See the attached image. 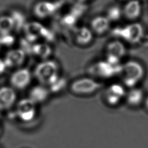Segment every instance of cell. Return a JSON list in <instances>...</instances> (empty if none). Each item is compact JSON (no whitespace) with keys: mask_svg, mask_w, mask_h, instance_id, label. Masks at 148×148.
I'll return each instance as SVG.
<instances>
[{"mask_svg":"<svg viewBox=\"0 0 148 148\" xmlns=\"http://www.w3.org/2000/svg\"><path fill=\"white\" fill-rule=\"evenodd\" d=\"M26 53L20 48L9 50L3 58L7 68H15L21 65L25 61Z\"/></svg>","mask_w":148,"mask_h":148,"instance_id":"12","label":"cell"},{"mask_svg":"<svg viewBox=\"0 0 148 148\" xmlns=\"http://www.w3.org/2000/svg\"><path fill=\"white\" fill-rule=\"evenodd\" d=\"M34 76L41 84L49 86L60 77L58 65L55 61L45 60L36 66Z\"/></svg>","mask_w":148,"mask_h":148,"instance_id":"2","label":"cell"},{"mask_svg":"<svg viewBox=\"0 0 148 148\" xmlns=\"http://www.w3.org/2000/svg\"><path fill=\"white\" fill-rule=\"evenodd\" d=\"M36 114V104L29 98L20 99L17 103L16 116L23 122L32 121Z\"/></svg>","mask_w":148,"mask_h":148,"instance_id":"7","label":"cell"},{"mask_svg":"<svg viewBox=\"0 0 148 148\" xmlns=\"http://www.w3.org/2000/svg\"><path fill=\"white\" fill-rule=\"evenodd\" d=\"M66 84L65 80L62 78L59 77L53 84L48 86V88L50 92L57 93L61 91L65 87Z\"/></svg>","mask_w":148,"mask_h":148,"instance_id":"23","label":"cell"},{"mask_svg":"<svg viewBox=\"0 0 148 148\" xmlns=\"http://www.w3.org/2000/svg\"><path fill=\"white\" fill-rule=\"evenodd\" d=\"M125 95L126 91L123 85L113 83L108 87L105 93V98L109 105H116Z\"/></svg>","mask_w":148,"mask_h":148,"instance_id":"10","label":"cell"},{"mask_svg":"<svg viewBox=\"0 0 148 148\" xmlns=\"http://www.w3.org/2000/svg\"><path fill=\"white\" fill-rule=\"evenodd\" d=\"M51 52V48L48 44L46 43H36L33 45L31 53L45 60H47Z\"/></svg>","mask_w":148,"mask_h":148,"instance_id":"18","label":"cell"},{"mask_svg":"<svg viewBox=\"0 0 148 148\" xmlns=\"http://www.w3.org/2000/svg\"><path fill=\"white\" fill-rule=\"evenodd\" d=\"M50 92L46 86L42 84L36 85L30 90L28 98L36 105L45 102L48 99Z\"/></svg>","mask_w":148,"mask_h":148,"instance_id":"13","label":"cell"},{"mask_svg":"<svg viewBox=\"0 0 148 148\" xmlns=\"http://www.w3.org/2000/svg\"><path fill=\"white\" fill-rule=\"evenodd\" d=\"M122 66H115L106 60L98 61L90 68L91 73L95 76L104 79H109L117 75H120Z\"/></svg>","mask_w":148,"mask_h":148,"instance_id":"5","label":"cell"},{"mask_svg":"<svg viewBox=\"0 0 148 148\" xmlns=\"http://www.w3.org/2000/svg\"><path fill=\"white\" fill-rule=\"evenodd\" d=\"M122 9L123 16L127 19L134 20L140 16L142 8L139 0H129Z\"/></svg>","mask_w":148,"mask_h":148,"instance_id":"14","label":"cell"},{"mask_svg":"<svg viewBox=\"0 0 148 148\" xmlns=\"http://www.w3.org/2000/svg\"><path fill=\"white\" fill-rule=\"evenodd\" d=\"M101 83L91 77H82L74 80L70 85L71 91L77 95L91 94L100 89Z\"/></svg>","mask_w":148,"mask_h":148,"instance_id":"4","label":"cell"},{"mask_svg":"<svg viewBox=\"0 0 148 148\" xmlns=\"http://www.w3.org/2000/svg\"><path fill=\"white\" fill-rule=\"evenodd\" d=\"M23 29L25 34V38L32 43L42 37L49 40L51 38L49 30L43 25L36 21L27 23Z\"/></svg>","mask_w":148,"mask_h":148,"instance_id":"6","label":"cell"},{"mask_svg":"<svg viewBox=\"0 0 148 148\" xmlns=\"http://www.w3.org/2000/svg\"><path fill=\"white\" fill-rule=\"evenodd\" d=\"M126 47L121 40H114L110 42L106 47V55L112 56L121 59L126 54Z\"/></svg>","mask_w":148,"mask_h":148,"instance_id":"16","label":"cell"},{"mask_svg":"<svg viewBox=\"0 0 148 148\" xmlns=\"http://www.w3.org/2000/svg\"><path fill=\"white\" fill-rule=\"evenodd\" d=\"M77 19L78 18L77 17L70 12L62 18V23L65 25L73 26L76 23Z\"/></svg>","mask_w":148,"mask_h":148,"instance_id":"25","label":"cell"},{"mask_svg":"<svg viewBox=\"0 0 148 148\" xmlns=\"http://www.w3.org/2000/svg\"><path fill=\"white\" fill-rule=\"evenodd\" d=\"M1 44H0V49H1Z\"/></svg>","mask_w":148,"mask_h":148,"instance_id":"29","label":"cell"},{"mask_svg":"<svg viewBox=\"0 0 148 148\" xmlns=\"http://www.w3.org/2000/svg\"><path fill=\"white\" fill-rule=\"evenodd\" d=\"M58 2L43 0L37 2L34 6L33 12L39 18H46L52 16L59 8Z\"/></svg>","mask_w":148,"mask_h":148,"instance_id":"9","label":"cell"},{"mask_svg":"<svg viewBox=\"0 0 148 148\" xmlns=\"http://www.w3.org/2000/svg\"><path fill=\"white\" fill-rule=\"evenodd\" d=\"M123 16L122 8L116 5L110 6L108 9L105 15L110 23L119 21Z\"/></svg>","mask_w":148,"mask_h":148,"instance_id":"21","label":"cell"},{"mask_svg":"<svg viewBox=\"0 0 148 148\" xmlns=\"http://www.w3.org/2000/svg\"><path fill=\"white\" fill-rule=\"evenodd\" d=\"M13 29L14 23L10 15L0 16V35L11 33Z\"/></svg>","mask_w":148,"mask_h":148,"instance_id":"20","label":"cell"},{"mask_svg":"<svg viewBox=\"0 0 148 148\" xmlns=\"http://www.w3.org/2000/svg\"><path fill=\"white\" fill-rule=\"evenodd\" d=\"M120 75L124 84L132 88L135 87L137 84L143 79L145 69L139 62L130 60L123 64Z\"/></svg>","mask_w":148,"mask_h":148,"instance_id":"1","label":"cell"},{"mask_svg":"<svg viewBox=\"0 0 148 148\" xmlns=\"http://www.w3.org/2000/svg\"><path fill=\"white\" fill-rule=\"evenodd\" d=\"M17 95L14 88L11 87H0V110L10 109L15 103Z\"/></svg>","mask_w":148,"mask_h":148,"instance_id":"11","label":"cell"},{"mask_svg":"<svg viewBox=\"0 0 148 148\" xmlns=\"http://www.w3.org/2000/svg\"><path fill=\"white\" fill-rule=\"evenodd\" d=\"M114 37L132 44L139 42L144 35V29L139 23H131L124 26L116 27L112 31Z\"/></svg>","mask_w":148,"mask_h":148,"instance_id":"3","label":"cell"},{"mask_svg":"<svg viewBox=\"0 0 148 148\" xmlns=\"http://www.w3.org/2000/svg\"><path fill=\"white\" fill-rule=\"evenodd\" d=\"M110 22L105 16H98L91 21V29L95 33L101 35L110 28Z\"/></svg>","mask_w":148,"mask_h":148,"instance_id":"15","label":"cell"},{"mask_svg":"<svg viewBox=\"0 0 148 148\" xmlns=\"http://www.w3.org/2000/svg\"><path fill=\"white\" fill-rule=\"evenodd\" d=\"M126 100L127 102L132 106L139 105L143 101L144 94L143 91L138 87H134L126 93Z\"/></svg>","mask_w":148,"mask_h":148,"instance_id":"19","label":"cell"},{"mask_svg":"<svg viewBox=\"0 0 148 148\" xmlns=\"http://www.w3.org/2000/svg\"><path fill=\"white\" fill-rule=\"evenodd\" d=\"M143 1H145V0H143Z\"/></svg>","mask_w":148,"mask_h":148,"instance_id":"30","label":"cell"},{"mask_svg":"<svg viewBox=\"0 0 148 148\" xmlns=\"http://www.w3.org/2000/svg\"><path fill=\"white\" fill-rule=\"evenodd\" d=\"M10 16L13 21L14 29L20 30L24 28L27 22L23 13L18 10H13Z\"/></svg>","mask_w":148,"mask_h":148,"instance_id":"22","label":"cell"},{"mask_svg":"<svg viewBox=\"0 0 148 148\" xmlns=\"http://www.w3.org/2000/svg\"><path fill=\"white\" fill-rule=\"evenodd\" d=\"M87 1H88V0H78V1L81 2H85Z\"/></svg>","mask_w":148,"mask_h":148,"instance_id":"28","label":"cell"},{"mask_svg":"<svg viewBox=\"0 0 148 148\" xmlns=\"http://www.w3.org/2000/svg\"><path fill=\"white\" fill-rule=\"evenodd\" d=\"M145 105H146L147 108L148 109V97L146 99V101H145Z\"/></svg>","mask_w":148,"mask_h":148,"instance_id":"27","label":"cell"},{"mask_svg":"<svg viewBox=\"0 0 148 148\" xmlns=\"http://www.w3.org/2000/svg\"><path fill=\"white\" fill-rule=\"evenodd\" d=\"M31 72L27 68H21L13 72L10 76L9 82L12 87L17 90H24L30 84Z\"/></svg>","mask_w":148,"mask_h":148,"instance_id":"8","label":"cell"},{"mask_svg":"<svg viewBox=\"0 0 148 148\" xmlns=\"http://www.w3.org/2000/svg\"><path fill=\"white\" fill-rule=\"evenodd\" d=\"M14 42L15 38L11 33L0 35V44L1 46H11Z\"/></svg>","mask_w":148,"mask_h":148,"instance_id":"24","label":"cell"},{"mask_svg":"<svg viewBox=\"0 0 148 148\" xmlns=\"http://www.w3.org/2000/svg\"><path fill=\"white\" fill-rule=\"evenodd\" d=\"M7 66L4 62L3 59L0 58V76L2 75L6 70Z\"/></svg>","mask_w":148,"mask_h":148,"instance_id":"26","label":"cell"},{"mask_svg":"<svg viewBox=\"0 0 148 148\" xmlns=\"http://www.w3.org/2000/svg\"><path fill=\"white\" fill-rule=\"evenodd\" d=\"M75 39L77 44L87 45L91 42L93 39V32L91 28L82 26L77 28L75 32Z\"/></svg>","mask_w":148,"mask_h":148,"instance_id":"17","label":"cell"}]
</instances>
